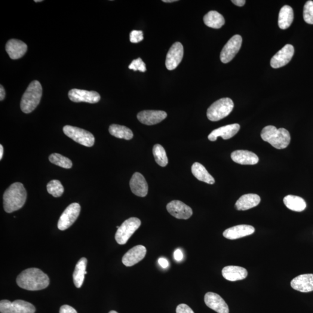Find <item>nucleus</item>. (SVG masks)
I'll list each match as a JSON object with an SVG mask.
<instances>
[{
  "instance_id": "obj_41",
  "label": "nucleus",
  "mask_w": 313,
  "mask_h": 313,
  "mask_svg": "<svg viewBox=\"0 0 313 313\" xmlns=\"http://www.w3.org/2000/svg\"><path fill=\"white\" fill-rule=\"evenodd\" d=\"M174 258L177 262H180L183 258V254L180 249H177L174 252Z\"/></svg>"
},
{
  "instance_id": "obj_15",
  "label": "nucleus",
  "mask_w": 313,
  "mask_h": 313,
  "mask_svg": "<svg viewBox=\"0 0 313 313\" xmlns=\"http://www.w3.org/2000/svg\"><path fill=\"white\" fill-rule=\"evenodd\" d=\"M147 250L143 245H138L131 248L122 257V262L127 267L133 266L140 262L145 257Z\"/></svg>"
},
{
  "instance_id": "obj_38",
  "label": "nucleus",
  "mask_w": 313,
  "mask_h": 313,
  "mask_svg": "<svg viewBox=\"0 0 313 313\" xmlns=\"http://www.w3.org/2000/svg\"><path fill=\"white\" fill-rule=\"evenodd\" d=\"M12 302L8 300H2L0 302V312L1 313H12Z\"/></svg>"
},
{
  "instance_id": "obj_35",
  "label": "nucleus",
  "mask_w": 313,
  "mask_h": 313,
  "mask_svg": "<svg viewBox=\"0 0 313 313\" xmlns=\"http://www.w3.org/2000/svg\"><path fill=\"white\" fill-rule=\"evenodd\" d=\"M303 18L307 23L313 24V1L306 2L303 8Z\"/></svg>"
},
{
  "instance_id": "obj_14",
  "label": "nucleus",
  "mask_w": 313,
  "mask_h": 313,
  "mask_svg": "<svg viewBox=\"0 0 313 313\" xmlns=\"http://www.w3.org/2000/svg\"><path fill=\"white\" fill-rule=\"evenodd\" d=\"M166 112L161 110H144L138 113L137 118L141 123L153 125L159 123L166 118Z\"/></svg>"
},
{
  "instance_id": "obj_44",
  "label": "nucleus",
  "mask_w": 313,
  "mask_h": 313,
  "mask_svg": "<svg viewBox=\"0 0 313 313\" xmlns=\"http://www.w3.org/2000/svg\"><path fill=\"white\" fill-rule=\"evenodd\" d=\"M5 91L3 86L1 85L0 87V100L2 101L5 99Z\"/></svg>"
},
{
  "instance_id": "obj_30",
  "label": "nucleus",
  "mask_w": 313,
  "mask_h": 313,
  "mask_svg": "<svg viewBox=\"0 0 313 313\" xmlns=\"http://www.w3.org/2000/svg\"><path fill=\"white\" fill-rule=\"evenodd\" d=\"M109 131L112 136L119 139L131 140L134 137L133 131L125 126L112 124L110 126Z\"/></svg>"
},
{
  "instance_id": "obj_47",
  "label": "nucleus",
  "mask_w": 313,
  "mask_h": 313,
  "mask_svg": "<svg viewBox=\"0 0 313 313\" xmlns=\"http://www.w3.org/2000/svg\"><path fill=\"white\" fill-rule=\"evenodd\" d=\"M109 313H118L116 311H110Z\"/></svg>"
},
{
  "instance_id": "obj_26",
  "label": "nucleus",
  "mask_w": 313,
  "mask_h": 313,
  "mask_svg": "<svg viewBox=\"0 0 313 313\" xmlns=\"http://www.w3.org/2000/svg\"><path fill=\"white\" fill-rule=\"evenodd\" d=\"M293 20V11L289 5L282 7L279 13L278 26L281 29L285 30L290 27Z\"/></svg>"
},
{
  "instance_id": "obj_1",
  "label": "nucleus",
  "mask_w": 313,
  "mask_h": 313,
  "mask_svg": "<svg viewBox=\"0 0 313 313\" xmlns=\"http://www.w3.org/2000/svg\"><path fill=\"white\" fill-rule=\"evenodd\" d=\"M17 283L18 286L24 290L39 291L48 287L50 285V278L41 270L29 268L18 276Z\"/></svg>"
},
{
  "instance_id": "obj_34",
  "label": "nucleus",
  "mask_w": 313,
  "mask_h": 313,
  "mask_svg": "<svg viewBox=\"0 0 313 313\" xmlns=\"http://www.w3.org/2000/svg\"><path fill=\"white\" fill-rule=\"evenodd\" d=\"M47 191L54 197H59L63 195L64 188L59 180H52L48 183Z\"/></svg>"
},
{
  "instance_id": "obj_45",
  "label": "nucleus",
  "mask_w": 313,
  "mask_h": 313,
  "mask_svg": "<svg viewBox=\"0 0 313 313\" xmlns=\"http://www.w3.org/2000/svg\"><path fill=\"white\" fill-rule=\"evenodd\" d=\"M3 154H4V148H3V146L1 145H0V159H2Z\"/></svg>"
},
{
  "instance_id": "obj_24",
  "label": "nucleus",
  "mask_w": 313,
  "mask_h": 313,
  "mask_svg": "<svg viewBox=\"0 0 313 313\" xmlns=\"http://www.w3.org/2000/svg\"><path fill=\"white\" fill-rule=\"evenodd\" d=\"M260 202V197L256 194L242 196L236 202L235 207L238 211H246L255 207Z\"/></svg>"
},
{
  "instance_id": "obj_33",
  "label": "nucleus",
  "mask_w": 313,
  "mask_h": 313,
  "mask_svg": "<svg viewBox=\"0 0 313 313\" xmlns=\"http://www.w3.org/2000/svg\"><path fill=\"white\" fill-rule=\"evenodd\" d=\"M49 160L51 163L66 169L71 168L73 163L71 160L58 153H54L49 156Z\"/></svg>"
},
{
  "instance_id": "obj_2",
  "label": "nucleus",
  "mask_w": 313,
  "mask_h": 313,
  "mask_svg": "<svg viewBox=\"0 0 313 313\" xmlns=\"http://www.w3.org/2000/svg\"><path fill=\"white\" fill-rule=\"evenodd\" d=\"M27 192L22 183L12 184L3 196V204L6 213H12L20 210L25 204Z\"/></svg>"
},
{
  "instance_id": "obj_10",
  "label": "nucleus",
  "mask_w": 313,
  "mask_h": 313,
  "mask_svg": "<svg viewBox=\"0 0 313 313\" xmlns=\"http://www.w3.org/2000/svg\"><path fill=\"white\" fill-rule=\"evenodd\" d=\"M68 96L70 100L76 103H97L100 100V95L97 92L78 89H72L69 92Z\"/></svg>"
},
{
  "instance_id": "obj_48",
  "label": "nucleus",
  "mask_w": 313,
  "mask_h": 313,
  "mask_svg": "<svg viewBox=\"0 0 313 313\" xmlns=\"http://www.w3.org/2000/svg\"><path fill=\"white\" fill-rule=\"evenodd\" d=\"M36 2H41L42 1V0H39V1H37V0H35V1Z\"/></svg>"
},
{
  "instance_id": "obj_8",
  "label": "nucleus",
  "mask_w": 313,
  "mask_h": 313,
  "mask_svg": "<svg viewBox=\"0 0 313 313\" xmlns=\"http://www.w3.org/2000/svg\"><path fill=\"white\" fill-rule=\"evenodd\" d=\"M80 211L81 207L79 204L73 203L69 205L58 221V229L63 231L69 228L78 218Z\"/></svg>"
},
{
  "instance_id": "obj_40",
  "label": "nucleus",
  "mask_w": 313,
  "mask_h": 313,
  "mask_svg": "<svg viewBox=\"0 0 313 313\" xmlns=\"http://www.w3.org/2000/svg\"><path fill=\"white\" fill-rule=\"evenodd\" d=\"M59 313H78V312L72 306L63 305L61 307Z\"/></svg>"
},
{
  "instance_id": "obj_19",
  "label": "nucleus",
  "mask_w": 313,
  "mask_h": 313,
  "mask_svg": "<svg viewBox=\"0 0 313 313\" xmlns=\"http://www.w3.org/2000/svg\"><path fill=\"white\" fill-rule=\"evenodd\" d=\"M5 50L11 59H18L26 54L27 46L19 39H11L6 44Z\"/></svg>"
},
{
  "instance_id": "obj_7",
  "label": "nucleus",
  "mask_w": 313,
  "mask_h": 313,
  "mask_svg": "<svg viewBox=\"0 0 313 313\" xmlns=\"http://www.w3.org/2000/svg\"><path fill=\"white\" fill-rule=\"evenodd\" d=\"M64 134L77 143L86 147L93 146L95 137L90 132L73 126L66 125L63 128Z\"/></svg>"
},
{
  "instance_id": "obj_28",
  "label": "nucleus",
  "mask_w": 313,
  "mask_h": 313,
  "mask_svg": "<svg viewBox=\"0 0 313 313\" xmlns=\"http://www.w3.org/2000/svg\"><path fill=\"white\" fill-rule=\"evenodd\" d=\"M205 25L213 29H220L225 23V18L222 15L215 11H211L204 17Z\"/></svg>"
},
{
  "instance_id": "obj_3",
  "label": "nucleus",
  "mask_w": 313,
  "mask_h": 313,
  "mask_svg": "<svg viewBox=\"0 0 313 313\" xmlns=\"http://www.w3.org/2000/svg\"><path fill=\"white\" fill-rule=\"evenodd\" d=\"M260 136L264 141L277 149L286 148L291 142L290 134L286 129H277L273 125L264 128Z\"/></svg>"
},
{
  "instance_id": "obj_21",
  "label": "nucleus",
  "mask_w": 313,
  "mask_h": 313,
  "mask_svg": "<svg viewBox=\"0 0 313 313\" xmlns=\"http://www.w3.org/2000/svg\"><path fill=\"white\" fill-rule=\"evenodd\" d=\"M293 289L301 293L313 291V274H302L294 278L291 282Z\"/></svg>"
},
{
  "instance_id": "obj_46",
  "label": "nucleus",
  "mask_w": 313,
  "mask_h": 313,
  "mask_svg": "<svg viewBox=\"0 0 313 313\" xmlns=\"http://www.w3.org/2000/svg\"><path fill=\"white\" fill-rule=\"evenodd\" d=\"M164 2H176L177 1V0H163L162 1Z\"/></svg>"
},
{
  "instance_id": "obj_12",
  "label": "nucleus",
  "mask_w": 313,
  "mask_h": 313,
  "mask_svg": "<svg viewBox=\"0 0 313 313\" xmlns=\"http://www.w3.org/2000/svg\"><path fill=\"white\" fill-rule=\"evenodd\" d=\"M294 47L287 44L272 58L271 65L274 69L280 68L289 63L293 56Z\"/></svg>"
},
{
  "instance_id": "obj_9",
  "label": "nucleus",
  "mask_w": 313,
  "mask_h": 313,
  "mask_svg": "<svg viewBox=\"0 0 313 313\" xmlns=\"http://www.w3.org/2000/svg\"><path fill=\"white\" fill-rule=\"evenodd\" d=\"M242 39L238 35H235L224 46L220 53V60L223 63H228L234 58L240 51Z\"/></svg>"
},
{
  "instance_id": "obj_36",
  "label": "nucleus",
  "mask_w": 313,
  "mask_h": 313,
  "mask_svg": "<svg viewBox=\"0 0 313 313\" xmlns=\"http://www.w3.org/2000/svg\"><path fill=\"white\" fill-rule=\"evenodd\" d=\"M128 68L133 70L135 72L137 71V70L141 72L146 71V64L140 58L134 60L129 66Z\"/></svg>"
},
{
  "instance_id": "obj_18",
  "label": "nucleus",
  "mask_w": 313,
  "mask_h": 313,
  "mask_svg": "<svg viewBox=\"0 0 313 313\" xmlns=\"http://www.w3.org/2000/svg\"><path fill=\"white\" fill-rule=\"evenodd\" d=\"M132 192L139 197H144L148 193V185L145 178L139 173H135L130 182Z\"/></svg>"
},
{
  "instance_id": "obj_16",
  "label": "nucleus",
  "mask_w": 313,
  "mask_h": 313,
  "mask_svg": "<svg viewBox=\"0 0 313 313\" xmlns=\"http://www.w3.org/2000/svg\"><path fill=\"white\" fill-rule=\"evenodd\" d=\"M204 301L206 305L218 313H229L228 305L219 294L214 293L205 294Z\"/></svg>"
},
{
  "instance_id": "obj_23",
  "label": "nucleus",
  "mask_w": 313,
  "mask_h": 313,
  "mask_svg": "<svg viewBox=\"0 0 313 313\" xmlns=\"http://www.w3.org/2000/svg\"><path fill=\"white\" fill-rule=\"evenodd\" d=\"M222 273L223 277L230 281L244 280L248 275L247 270L240 266H226L223 269Z\"/></svg>"
},
{
  "instance_id": "obj_43",
  "label": "nucleus",
  "mask_w": 313,
  "mask_h": 313,
  "mask_svg": "<svg viewBox=\"0 0 313 313\" xmlns=\"http://www.w3.org/2000/svg\"><path fill=\"white\" fill-rule=\"evenodd\" d=\"M232 2L233 4L238 6V7H242L246 2V1L245 0H232Z\"/></svg>"
},
{
  "instance_id": "obj_25",
  "label": "nucleus",
  "mask_w": 313,
  "mask_h": 313,
  "mask_svg": "<svg viewBox=\"0 0 313 313\" xmlns=\"http://www.w3.org/2000/svg\"><path fill=\"white\" fill-rule=\"evenodd\" d=\"M87 264V259L85 257H82L77 263L73 275L74 284L77 288H81L83 284L85 275L87 274L86 271Z\"/></svg>"
},
{
  "instance_id": "obj_11",
  "label": "nucleus",
  "mask_w": 313,
  "mask_h": 313,
  "mask_svg": "<svg viewBox=\"0 0 313 313\" xmlns=\"http://www.w3.org/2000/svg\"><path fill=\"white\" fill-rule=\"evenodd\" d=\"M183 47L180 42H176L169 50L165 61V66L169 70H173L180 63L183 57Z\"/></svg>"
},
{
  "instance_id": "obj_5",
  "label": "nucleus",
  "mask_w": 313,
  "mask_h": 313,
  "mask_svg": "<svg viewBox=\"0 0 313 313\" xmlns=\"http://www.w3.org/2000/svg\"><path fill=\"white\" fill-rule=\"evenodd\" d=\"M234 108V103L230 98H222L216 101L207 110V117L210 121L220 120L230 114Z\"/></svg>"
},
{
  "instance_id": "obj_4",
  "label": "nucleus",
  "mask_w": 313,
  "mask_h": 313,
  "mask_svg": "<svg viewBox=\"0 0 313 313\" xmlns=\"http://www.w3.org/2000/svg\"><path fill=\"white\" fill-rule=\"evenodd\" d=\"M42 94V88L40 82L37 80L32 81L21 98V111L26 114L32 112L40 102Z\"/></svg>"
},
{
  "instance_id": "obj_17",
  "label": "nucleus",
  "mask_w": 313,
  "mask_h": 313,
  "mask_svg": "<svg viewBox=\"0 0 313 313\" xmlns=\"http://www.w3.org/2000/svg\"><path fill=\"white\" fill-rule=\"evenodd\" d=\"M240 129V125L238 124H230L220 127L214 130L208 136V139L212 142L216 141L217 138L220 137L223 139H229L238 133Z\"/></svg>"
},
{
  "instance_id": "obj_6",
  "label": "nucleus",
  "mask_w": 313,
  "mask_h": 313,
  "mask_svg": "<svg viewBox=\"0 0 313 313\" xmlns=\"http://www.w3.org/2000/svg\"><path fill=\"white\" fill-rule=\"evenodd\" d=\"M141 225V221L137 217H130L124 221L117 231L115 239L119 245L127 243L134 233L139 229Z\"/></svg>"
},
{
  "instance_id": "obj_32",
  "label": "nucleus",
  "mask_w": 313,
  "mask_h": 313,
  "mask_svg": "<svg viewBox=\"0 0 313 313\" xmlns=\"http://www.w3.org/2000/svg\"><path fill=\"white\" fill-rule=\"evenodd\" d=\"M153 154L154 156L156 162L159 166L166 167L168 163V159L166 152L163 147L160 145H156L153 147Z\"/></svg>"
},
{
  "instance_id": "obj_39",
  "label": "nucleus",
  "mask_w": 313,
  "mask_h": 313,
  "mask_svg": "<svg viewBox=\"0 0 313 313\" xmlns=\"http://www.w3.org/2000/svg\"><path fill=\"white\" fill-rule=\"evenodd\" d=\"M176 313H195L193 310L186 304H180L177 306Z\"/></svg>"
},
{
  "instance_id": "obj_37",
  "label": "nucleus",
  "mask_w": 313,
  "mask_h": 313,
  "mask_svg": "<svg viewBox=\"0 0 313 313\" xmlns=\"http://www.w3.org/2000/svg\"><path fill=\"white\" fill-rule=\"evenodd\" d=\"M130 41L132 43L139 42L143 39V32L140 30H133L130 33Z\"/></svg>"
},
{
  "instance_id": "obj_29",
  "label": "nucleus",
  "mask_w": 313,
  "mask_h": 313,
  "mask_svg": "<svg viewBox=\"0 0 313 313\" xmlns=\"http://www.w3.org/2000/svg\"><path fill=\"white\" fill-rule=\"evenodd\" d=\"M283 201L285 206L293 211L302 212L306 208L305 201L298 196L288 195L285 196Z\"/></svg>"
},
{
  "instance_id": "obj_20",
  "label": "nucleus",
  "mask_w": 313,
  "mask_h": 313,
  "mask_svg": "<svg viewBox=\"0 0 313 313\" xmlns=\"http://www.w3.org/2000/svg\"><path fill=\"white\" fill-rule=\"evenodd\" d=\"M255 231L253 226L247 225H241L232 227L226 229L223 232L224 237L229 240H236V239L245 237V236L253 235Z\"/></svg>"
},
{
  "instance_id": "obj_13",
  "label": "nucleus",
  "mask_w": 313,
  "mask_h": 313,
  "mask_svg": "<svg viewBox=\"0 0 313 313\" xmlns=\"http://www.w3.org/2000/svg\"><path fill=\"white\" fill-rule=\"evenodd\" d=\"M167 210L171 215L179 219H188L193 215L191 208L178 200H174L168 203Z\"/></svg>"
},
{
  "instance_id": "obj_27",
  "label": "nucleus",
  "mask_w": 313,
  "mask_h": 313,
  "mask_svg": "<svg viewBox=\"0 0 313 313\" xmlns=\"http://www.w3.org/2000/svg\"><path fill=\"white\" fill-rule=\"evenodd\" d=\"M192 172L193 176L197 178L198 180L210 184V185H213L215 182L214 178L208 173L204 165L199 163V162H195L193 164Z\"/></svg>"
},
{
  "instance_id": "obj_22",
  "label": "nucleus",
  "mask_w": 313,
  "mask_h": 313,
  "mask_svg": "<svg viewBox=\"0 0 313 313\" xmlns=\"http://www.w3.org/2000/svg\"><path fill=\"white\" fill-rule=\"evenodd\" d=\"M233 161L241 165H255L259 162L258 156L248 150H236L231 155Z\"/></svg>"
},
{
  "instance_id": "obj_31",
  "label": "nucleus",
  "mask_w": 313,
  "mask_h": 313,
  "mask_svg": "<svg viewBox=\"0 0 313 313\" xmlns=\"http://www.w3.org/2000/svg\"><path fill=\"white\" fill-rule=\"evenodd\" d=\"M35 307L32 303L22 300H17L12 302V313H35Z\"/></svg>"
},
{
  "instance_id": "obj_42",
  "label": "nucleus",
  "mask_w": 313,
  "mask_h": 313,
  "mask_svg": "<svg viewBox=\"0 0 313 313\" xmlns=\"http://www.w3.org/2000/svg\"><path fill=\"white\" fill-rule=\"evenodd\" d=\"M158 263L163 269H167L169 266L168 261L166 259L163 258V257L158 259Z\"/></svg>"
}]
</instances>
